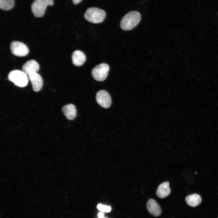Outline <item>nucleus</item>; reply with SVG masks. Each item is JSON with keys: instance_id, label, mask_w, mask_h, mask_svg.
I'll return each mask as SVG.
<instances>
[{"instance_id": "obj_1", "label": "nucleus", "mask_w": 218, "mask_h": 218, "mask_svg": "<svg viewBox=\"0 0 218 218\" xmlns=\"http://www.w3.org/2000/svg\"><path fill=\"white\" fill-rule=\"evenodd\" d=\"M141 19L140 13L136 11L130 12L126 14L120 22L121 28L125 31L131 30L140 22Z\"/></svg>"}, {"instance_id": "obj_2", "label": "nucleus", "mask_w": 218, "mask_h": 218, "mask_svg": "<svg viewBox=\"0 0 218 218\" xmlns=\"http://www.w3.org/2000/svg\"><path fill=\"white\" fill-rule=\"evenodd\" d=\"M106 16V13L104 11L95 7L88 8L84 14V17L86 20L94 24L102 22Z\"/></svg>"}, {"instance_id": "obj_3", "label": "nucleus", "mask_w": 218, "mask_h": 218, "mask_svg": "<svg viewBox=\"0 0 218 218\" xmlns=\"http://www.w3.org/2000/svg\"><path fill=\"white\" fill-rule=\"evenodd\" d=\"M53 4V0H35L31 5V10L35 17H41L44 15L47 7Z\"/></svg>"}, {"instance_id": "obj_4", "label": "nucleus", "mask_w": 218, "mask_h": 218, "mask_svg": "<svg viewBox=\"0 0 218 218\" xmlns=\"http://www.w3.org/2000/svg\"><path fill=\"white\" fill-rule=\"evenodd\" d=\"M8 78L15 85L21 87L26 86L28 82L27 75L23 71L19 70H14L10 72Z\"/></svg>"}, {"instance_id": "obj_5", "label": "nucleus", "mask_w": 218, "mask_h": 218, "mask_svg": "<svg viewBox=\"0 0 218 218\" xmlns=\"http://www.w3.org/2000/svg\"><path fill=\"white\" fill-rule=\"evenodd\" d=\"M109 70V67L107 64L101 63L92 69V76L96 81H103L107 77Z\"/></svg>"}, {"instance_id": "obj_6", "label": "nucleus", "mask_w": 218, "mask_h": 218, "mask_svg": "<svg viewBox=\"0 0 218 218\" xmlns=\"http://www.w3.org/2000/svg\"><path fill=\"white\" fill-rule=\"evenodd\" d=\"M10 49L13 54L19 57L26 56L29 52L28 48L25 44L18 41L11 43Z\"/></svg>"}, {"instance_id": "obj_7", "label": "nucleus", "mask_w": 218, "mask_h": 218, "mask_svg": "<svg viewBox=\"0 0 218 218\" xmlns=\"http://www.w3.org/2000/svg\"><path fill=\"white\" fill-rule=\"evenodd\" d=\"M96 100L97 103L102 107L107 108L111 105V100L109 94L106 91L101 90L96 94Z\"/></svg>"}, {"instance_id": "obj_8", "label": "nucleus", "mask_w": 218, "mask_h": 218, "mask_svg": "<svg viewBox=\"0 0 218 218\" xmlns=\"http://www.w3.org/2000/svg\"><path fill=\"white\" fill-rule=\"evenodd\" d=\"M28 78L33 90L35 92L40 91L43 85V79L40 75L37 72L33 73L28 75Z\"/></svg>"}, {"instance_id": "obj_9", "label": "nucleus", "mask_w": 218, "mask_h": 218, "mask_svg": "<svg viewBox=\"0 0 218 218\" xmlns=\"http://www.w3.org/2000/svg\"><path fill=\"white\" fill-rule=\"evenodd\" d=\"M22 70L27 75L35 72H37L39 70L40 66L38 63L34 60L27 61L23 65Z\"/></svg>"}, {"instance_id": "obj_10", "label": "nucleus", "mask_w": 218, "mask_h": 218, "mask_svg": "<svg viewBox=\"0 0 218 218\" xmlns=\"http://www.w3.org/2000/svg\"><path fill=\"white\" fill-rule=\"evenodd\" d=\"M147 208L148 212L152 215L158 216L161 213V207L158 204L154 199H149L147 203Z\"/></svg>"}, {"instance_id": "obj_11", "label": "nucleus", "mask_w": 218, "mask_h": 218, "mask_svg": "<svg viewBox=\"0 0 218 218\" xmlns=\"http://www.w3.org/2000/svg\"><path fill=\"white\" fill-rule=\"evenodd\" d=\"M86 59L85 54L80 50H75L72 54V62L75 66H79L82 65L85 62Z\"/></svg>"}, {"instance_id": "obj_12", "label": "nucleus", "mask_w": 218, "mask_h": 218, "mask_svg": "<svg viewBox=\"0 0 218 218\" xmlns=\"http://www.w3.org/2000/svg\"><path fill=\"white\" fill-rule=\"evenodd\" d=\"M170 193L169 183L168 182H165L158 186L156 191V194L158 197L164 198L168 196Z\"/></svg>"}, {"instance_id": "obj_13", "label": "nucleus", "mask_w": 218, "mask_h": 218, "mask_svg": "<svg viewBox=\"0 0 218 218\" xmlns=\"http://www.w3.org/2000/svg\"><path fill=\"white\" fill-rule=\"evenodd\" d=\"M62 111L66 118L69 120H73L76 115V110L75 106L72 104H67L64 106Z\"/></svg>"}, {"instance_id": "obj_14", "label": "nucleus", "mask_w": 218, "mask_h": 218, "mask_svg": "<svg viewBox=\"0 0 218 218\" xmlns=\"http://www.w3.org/2000/svg\"><path fill=\"white\" fill-rule=\"evenodd\" d=\"M201 197L198 194L194 193L187 196L185 198L187 203L189 206L194 207L199 205L201 203Z\"/></svg>"}, {"instance_id": "obj_15", "label": "nucleus", "mask_w": 218, "mask_h": 218, "mask_svg": "<svg viewBox=\"0 0 218 218\" xmlns=\"http://www.w3.org/2000/svg\"><path fill=\"white\" fill-rule=\"evenodd\" d=\"M15 4L14 0H0V8L5 11L12 9Z\"/></svg>"}, {"instance_id": "obj_16", "label": "nucleus", "mask_w": 218, "mask_h": 218, "mask_svg": "<svg viewBox=\"0 0 218 218\" xmlns=\"http://www.w3.org/2000/svg\"><path fill=\"white\" fill-rule=\"evenodd\" d=\"M97 207L99 210L103 212H109L111 210V208L110 206L103 205L101 204H98Z\"/></svg>"}, {"instance_id": "obj_17", "label": "nucleus", "mask_w": 218, "mask_h": 218, "mask_svg": "<svg viewBox=\"0 0 218 218\" xmlns=\"http://www.w3.org/2000/svg\"><path fill=\"white\" fill-rule=\"evenodd\" d=\"M98 217L99 218H104V214L102 212H100L98 213Z\"/></svg>"}, {"instance_id": "obj_18", "label": "nucleus", "mask_w": 218, "mask_h": 218, "mask_svg": "<svg viewBox=\"0 0 218 218\" xmlns=\"http://www.w3.org/2000/svg\"><path fill=\"white\" fill-rule=\"evenodd\" d=\"M82 0H72L73 4L76 5L80 2Z\"/></svg>"}, {"instance_id": "obj_19", "label": "nucleus", "mask_w": 218, "mask_h": 218, "mask_svg": "<svg viewBox=\"0 0 218 218\" xmlns=\"http://www.w3.org/2000/svg\"></svg>"}, {"instance_id": "obj_20", "label": "nucleus", "mask_w": 218, "mask_h": 218, "mask_svg": "<svg viewBox=\"0 0 218 218\" xmlns=\"http://www.w3.org/2000/svg\"></svg>"}]
</instances>
